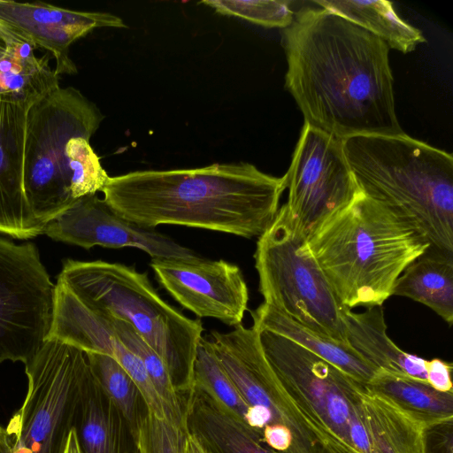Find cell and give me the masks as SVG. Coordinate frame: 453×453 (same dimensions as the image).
<instances>
[{
    "label": "cell",
    "instance_id": "cell-25",
    "mask_svg": "<svg viewBox=\"0 0 453 453\" xmlns=\"http://www.w3.org/2000/svg\"><path fill=\"white\" fill-rule=\"evenodd\" d=\"M314 4L367 30L388 48L408 53L426 42L422 33L402 19L393 4L385 0H317Z\"/></svg>",
    "mask_w": 453,
    "mask_h": 453
},
{
    "label": "cell",
    "instance_id": "cell-24",
    "mask_svg": "<svg viewBox=\"0 0 453 453\" xmlns=\"http://www.w3.org/2000/svg\"><path fill=\"white\" fill-rule=\"evenodd\" d=\"M364 386L421 426L453 418V392L438 391L425 380L379 370Z\"/></svg>",
    "mask_w": 453,
    "mask_h": 453
},
{
    "label": "cell",
    "instance_id": "cell-3",
    "mask_svg": "<svg viewBox=\"0 0 453 453\" xmlns=\"http://www.w3.org/2000/svg\"><path fill=\"white\" fill-rule=\"evenodd\" d=\"M342 307L381 306L404 269L430 245L409 220L361 190L307 236Z\"/></svg>",
    "mask_w": 453,
    "mask_h": 453
},
{
    "label": "cell",
    "instance_id": "cell-36",
    "mask_svg": "<svg viewBox=\"0 0 453 453\" xmlns=\"http://www.w3.org/2000/svg\"><path fill=\"white\" fill-rule=\"evenodd\" d=\"M0 453H12L5 428L0 426Z\"/></svg>",
    "mask_w": 453,
    "mask_h": 453
},
{
    "label": "cell",
    "instance_id": "cell-37",
    "mask_svg": "<svg viewBox=\"0 0 453 453\" xmlns=\"http://www.w3.org/2000/svg\"><path fill=\"white\" fill-rule=\"evenodd\" d=\"M7 53V47L5 42L0 38V59Z\"/></svg>",
    "mask_w": 453,
    "mask_h": 453
},
{
    "label": "cell",
    "instance_id": "cell-30",
    "mask_svg": "<svg viewBox=\"0 0 453 453\" xmlns=\"http://www.w3.org/2000/svg\"><path fill=\"white\" fill-rule=\"evenodd\" d=\"M201 4L214 9L221 15L234 16L266 27H288L293 20L294 12L290 2L279 1H240L207 0Z\"/></svg>",
    "mask_w": 453,
    "mask_h": 453
},
{
    "label": "cell",
    "instance_id": "cell-23",
    "mask_svg": "<svg viewBox=\"0 0 453 453\" xmlns=\"http://www.w3.org/2000/svg\"><path fill=\"white\" fill-rule=\"evenodd\" d=\"M76 430L83 453H128L127 424L92 370Z\"/></svg>",
    "mask_w": 453,
    "mask_h": 453
},
{
    "label": "cell",
    "instance_id": "cell-34",
    "mask_svg": "<svg viewBox=\"0 0 453 453\" xmlns=\"http://www.w3.org/2000/svg\"><path fill=\"white\" fill-rule=\"evenodd\" d=\"M182 453H206L197 439L185 431Z\"/></svg>",
    "mask_w": 453,
    "mask_h": 453
},
{
    "label": "cell",
    "instance_id": "cell-26",
    "mask_svg": "<svg viewBox=\"0 0 453 453\" xmlns=\"http://www.w3.org/2000/svg\"><path fill=\"white\" fill-rule=\"evenodd\" d=\"M0 59V95L12 96L32 106L59 87L58 75L47 55L38 58L35 48L18 40L7 45Z\"/></svg>",
    "mask_w": 453,
    "mask_h": 453
},
{
    "label": "cell",
    "instance_id": "cell-19",
    "mask_svg": "<svg viewBox=\"0 0 453 453\" xmlns=\"http://www.w3.org/2000/svg\"><path fill=\"white\" fill-rule=\"evenodd\" d=\"M347 342L378 370L426 381L427 360L401 349L388 335L381 306L342 310Z\"/></svg>",
    "mask_w": 453,
    "mask_h": 453
},
{
    "label": "cell",
    "instance_id": "cell-2",
    "mask_svg": "<svg viewBox=\"0 0 453 453\" xmlns=\"http://www.w3.org/2000/svg\"><path fill=\"white\" fill-rule=\"evenodd\" d=\"M285 189L284 176L216 163L110 177L101 192L117 214L145 228L178 225L252 238L272 224Z\"/></svg>",
    "mask_w": 453,
    "mask_h": 453
},
{
    "label": "cell",
    "instance_id": "cell-5",
    "mask_svg": "<svg viewBox=\"0 0 453 453\" xmlns=\"http://www.w3.org/2000/svg\"><path fill=\"white\" fill-rule=\"evenodd\" d=\"M344 156L359 189L414 225L429 249L453 255V157L398 135L342 139Z\"/></svg>",
    "mask_w": 453,
    "mask_h": 453
},
{
    "label": "cell",
    "instance_id": "cell-14",
    "mask_svg": "<svg viewBox=\"0 0 453 453\" xmlns=\"http://www.w3.org/2000/svg\"><path fill=\"white\" fill-rule=\"evenodd\" d=\"M42 234L86 250L95 246L134 247L157 259L192 260L199 257L196 252L170 237L125 219L96 194L76 200L44 225Z\"/></svg>",
    "mask_w": 453,
    "mask_h": 453
},
{
    "label": "cell",
    "instance_id": "cell-32",
    "mask_svg": "<svg viewBox=\"0 0 453 453\" xmlns=\"http://www.w3.org/2000/svg\"><path fill=\"white\" fill-rule=\"evenodd\" d=\"M422 453H453V418L423 426Z\"/></svg>",
    "mask_w": 453,
    "mask_h": 453
},
{
    "label": "cell",
    "instance_id": "cell-8",
    "mask_svg": "<svg viewBox=\"0 0 453 453\" xmlns=\"http://www.w3.org/2000/svg\"><path fill=\"white\" fill-rule=\"evenodd\" d=\"M306 240L307 234L283 204L257 242L254 258L259 292L264 303L306 327L347 342L343 307Z\"/></svg>",
    "mask_w": 453,
    "mask_h": 453
},
{
    "label": "cell",
    "instance_id": "cell-10",
    "mask_svg": "<svg viewBox=\"0 0 453 453\" xmlns=\"http://www.w3.org/2000/svg\"><path fill=\"white\" fill-rule=\"evenodd\" d=\"M210 336L216 357L249 406L245 423L266 446L278 453H334L283 390L254 324Z\"/></svg>",
    "mask_w": 453,
    "mask_h": 453
},
{
    "label": "cell",
    "instance_id": "cell-29",
    "mask_svg": "<svg viewBox=\"0 0 453 453\" xmlns=\"http://www.w3.org/2000/svg\"><path fill=\"white\" fill-rule=\"evenodd\" d=\"M85 353L93 373L122 414L132 436L143 413L140 404L143 401L137 385L111 357L96 352Z\"/></svg>",
    "mask_w": 453,
    "mask_h": 453
},
{
    "label": "cell",
    "instance_id": "cell-12",
    "mask_svg": "<svg viewBox=\"0 0 453 453\" xmlns=\"http://www.w3.org/2000/svg\"><path fill=\"white\" fill-rule=\"evenodd\" d=\"M285 203L307 236L360 191L342 149V140L303 124L284 175Z\"/></svg>",
    "mask_w": 453,
    "mask_h": 453
},
{
    "label": "cell",
    "instance_id": "cell-7",
    "mask_svg": "<svg viewBox=\"0 0 453 453\" xmlns=\"http://www.w3.org/2000/svg\"><path fill=\"white\" fill-rule=\"evenodd\" d=\"M259 330L265 357L283 390L334 453H368L358 382L299 344Z\"/></svg>",
    "mask_w": 453,
    "mask_h": 453
},
{
    "label": "cell",
    "instance_id": "cell-22",
    "mask_svg": "<svg viewBox=\"0 0 453 453\" xmlns=\"http://www.w3.org/2000/svg\"><path fill=\"white\" fill-rule=\"evenodd\" d=\"M357 391L369 453H422L423 426L363 384H358Z\"/></svg>",
    "mask_w": 453,
    "mask_h": 453
},
{
    "label": "cell",
    "instance_id": "cell-35",
    "mask_svg": "<svg viewBox=\"0 0 453 453\" xmlns=\"http://www.w3.org/2000/svg\"><path fill=\"white\" fill-rule=\"evenodd\" d=\"M64 453H83L76 428L69 433Z\"/></svg>",
    "mask_w": 453,
    "mask_h": 453
},
{
    "label": "cell",
    "instance_id": "cell-9",
    "mask_svg": "<svg viewBox=\"0 0 453 453\" xmlns=\"http://www.w3.org/2000/svg\"><path fill=\"white\" fill-rule=\"evenodd\" d=\"M91 369L81 349L46 340L25 365L27 390L5 432L12 453H64Z\"/></svg>",
    "mask_w": 453,
    "mask_h": 453
},
{
    "label": "cell",
    "instance_id": "cell-16",
    "mask_svg": "<svg viewBox=\"0 0 453 453\" xmlns=\"http://www.w3.org/2000/svg\"><path fill=\"white\" fill-rule=\"evenodd\" d=\"M0 26L35 49L49 51L55 72L74 74L77 68L69 48L77 39L99 27H127L123 19L108 12H80L44 3L0 0Z\"/></svg>",
    "mask_w": 453,
    "mask_h": 453
},
{
    "label": "cell",
    "instance_id": "cell-15",
    "mask_svg": "<svg viewBox=\"0 0 453 453\" xmlns=\"http://www.w3.org/2000/svg\"><path fill=\"white\" fill-rule=\"evenodd\" d=\"M46 340L111 357L134 380L146 410L173 422L141 360L114 335L102 314L83 303L59 279L55 284L52 319Z\"/></svg>",
    "mask_w": 453,
    "mask_h": 453
},
{
    "label": "cell",
    "instance_id": "cell-27",
    "mask_svg": "<svg viewBox=\"0 0 453 453\" xmlns=\"http://www.w3.org/2000/svg\"><path fill=\"white\" fill-rule=\"evenodd\" d=\"M96 311L102 314L111 331L122 344L141 360L155 389L166 405L173 423L185 431L183 407L179 390L162 358L131 324L104 312Z\"/></svg>",
    "mask_w": 453,
    "mask_h": 453
},
{
    "label": "cell",
    "instance_id": "cell-21",
    "mask_svg": "<svg viewBox=\"0 0 453 453\" xmlns=\"http://www.w3.org/2000/svg\"><path fill=\"white\" fill-rule=\"evenodd\" d=\"M393 295L420 303L453 323V255L428 249L397 279Z\"/></svg>",
    "mask_w": 453,
    "mask_h": 453
},
{
    "label": "cell",
    "instance_id": "cell-1",
    "mask_svg": "<svg viewBox=\"0 0 453 453\" xmlns=\"http://www.w3.org/2000/svg\"><path fill=\"white\" fill-rule=\"evenodd\" d=\"M285 86L304 122L345 139L404 134L395 112L389 48L323 8H302L282 32Z\"/></svg>",
    "mask_w": 453,
    "mask_h": 453
},
{
    "label": "cell",
    "instance_id": "cell-13",
    "mask_svg": "<svg viewBox=\"0 0 453 453\" xmlns=\"http://www.w3.org/2000/svg\"><path fill=\"white\" fill-rule=\"evenodd\" d=\"M158 283L198 318H212L229 326L242 324L249 291L240 267L225 260L152 258Z\"/></svg>",
    "mask_w": 453,
    "mask_h": 453
},
{
    "label": "cell",
    "instance_id": "cell-11",
    "mask_svg": "<svg viewBox=\"0 0 453 453\" xmlns=\"http://www.w3.org/2000/svg\"><path fill=\"white\" fill-rule=\"evenodd\" d=\"M55 284L35 243L0 235V365H26L48 335Z\"/></svg>",
    "mask_w": 453,
    "mask_h": 453
},
{
    "label": "cell",
    "instance_id": "cell-20",
    "mask_svg": "<svg viewBox=\"0 0 453 453\" xmlns=\"http://www.w3.org/2000/svg\"><path fill=\"white\" fill-rule=\"evenodd\" d=\"M251 317L258 329L271 331L299 344L360 384H367L379 371L349 343L315 332L265 303L252 311Z\"/></svg>",
    "mask_w": 453,
    "mask_h": 453
},
{
    "label": "cell",
    "instance_id": "cell-18",
    "mask_svg": "<svg viewBox=\"0 0 453 453\" xmlns=\"http://www.w3.org/2000/svg\"><path fill=\"white\" fill-rule=\"evenodd\" d=\"M183 408L184 429L194 435L206 453H278L260 434L220 407L196 388Z\"/></svg>",
    "mask_w": 453,
    "mask_h": 453
},
{
    "label": "cell",
    "instance_id": "cell-4",
    "mask_svg": "<svg viewBox=\"0 0 453 453\" xmlns=\"http://www.w3.org/2000/svg\"><path fill=\"white\" fill-rule=\"evenodd\" d=\"M104 118L73 87H58L29 108L24 191L34 218L43 226L79 198L106 185L110 176L89 142Z\"/></svg>",
    "mask_w": 453,
    "mask_h": 453
},
{
    "label": "cell",
    "instance_id": "cell-17",
    "mask_svg": "<svg viewBox=\"0 0 453 453\" xmlns=\"http://www.w3.org/2000/svg\"><path fill=\"white\" fill-rule=\"evenodd\" d=\"M31 106L0 95V234L27 240L42 234L24 191L23 166L27 114Z\"/></svg>",
    "mask_w": 453,
    "mask_h": 453
},
{
    "label": "cell",
    "instance_id": "cell-31",
    "mask_svg": "<svg viewBox=\"0 0 453 453\" xmlns=\"http://www.w3.org/2000/svg\"><path fill=\"white\" fill-rule=\"evenodd\" d=\"M185 431L146 410L132 434L134 453H182Z\"/></svg>",
    "mask_w": 453,
    "mask_h": 453
},
{
    "label": "cell",
    "instance_id": "cell-33",
    "mask_svg": "<svg viewBox=\"0 0 453 453\" xmlns=\"http://www.w3.org/2000/svg\"><path fill=\"white\" fill-rule=\"evenodd\" d=\"M451 363L440 358H433L426 362V382L441 392H453Z\"/></svg>",
    "mask_w": 453,
    "mask_h": 453
},
{
    "label": "cell",
    "instance_id": "cell-6",
    "mask_svg": "<svg viewBox=\"0 0 453 453\" xmlns=\"http://www.w3.org/2000/svg\"><path fill=\"white\" fill-rule=\"evenodd\" d=\"M58 279L89 307L131 324L162 358L178 390L188 388L203 324L164 300L146 273L120 263L66 259Z\"/></svg>",
    "mask_w": 453,
    "mask_h": 453
},
{
    "label": "cell",
    "instance_id": "cell-28",
    "mask_svg": "<svg viewBox=\"0 0 453 453\" xmlns=\"http://www.w3.org/2000/svg\"><path fill=\"white\" fill-rule=\"evenodd\" d=\"M192 387L245 423L249 406L222 367L207 338L202 337L196 349L187 389Z\"/></svg>",
    "mask_w": 453,
    "mask_h": 453
}]
</instances>
